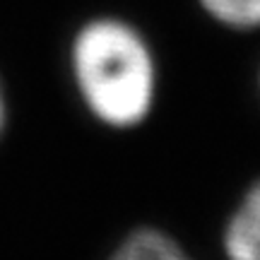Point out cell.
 Segmentation results:
<instances>
[{
  "label": "cell",
  "mask_w": 260,
  "mask_h": 260,
  "mask_svg": "<svg viewBox=\"0 0 260 260\" xmlns=\"http://www.w3.org/2000/svg\"><path fill=\"white\" fill-rule=\"evenodd\" d=\"M77 87L87 106L116 128L138 125L154 96V65L138 31L116 19H96L73 46Z\"/></svg>",
  "instance_id": "6da1fadb"
},
{
  "label": "cell",
  "mask_w": 260,
  "mask_h": 260,
  "mask_svg": "<svg viewBox=\"0 0 260 260\" xmlns=\"http://www.w3.org/2000/svg\"><path fill=\"white\" fill-rule=\"evenodd\" d=\"M111 260H190L169 236L140 229L116 251Z\"/></svg>",
  "instance_id": "3957f363"
},
{
  "label": "cell",
  "mask_w": 260,
  "mask_h": 260,
  "mask_svg": "<svg viewBox=\"0 0 260 260\" xmlns=\"http://www.w3.org/2000/svg\"><path fill=\"white\" fill-rule=\"evenodd\" d=\"M205 10L229 27H260V0H200Z\"/></svg>",
  "instance_id": "277c9868"
},
{
  "label": "cell",
  "mask_w": 260,
  "mask_h": 260,
  "mask_svg": "<svg viewBox=\"0 0 260 260\" xmlns=\"http://www.w3.org/2000/svg\"><path fill=\"white\" fill-rule=\"evenodd\" d=\"M5 128V96H3V89H0V133Z\"/></svg>",
  "instance_id": "5b68a950"
},
{
  "label": "cell",
  "mask_w": 260,
  "mask_h": 260,
  "mask_svg": "<svg viewBox=\"0 0 260 260\" xmlns=\"http://www.w3.org/2000/svg\"><path fill=\"white\" fill-rule=\"evenodd\" d=\"M224 246L229 260H260V181L232 217Z\"/></svg>",
  "instance_id": "7a4b0ae2"
}]
</instances>
